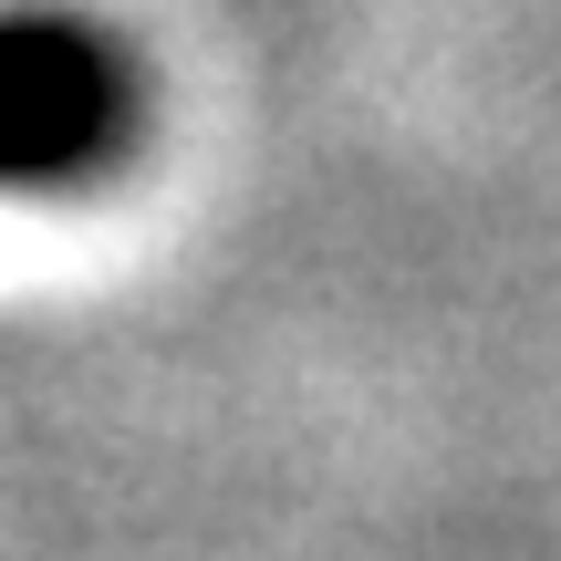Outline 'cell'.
Returning <instances> with one entry per match:
<instances>
[{"label":"cell","instance_id":"1","mask_svg":"<svg viewBox=\"0 0 561 561\" xmlns=\"http://www.w3.org/2000/svg\"><path fill=\"white\" fill-rule=\"evenodd\" d=\"M146 146V62L115 21L11 0L0 11V198H62Z\"/></svg>","mask_w":561,"mask_h":561}]
</instances>
